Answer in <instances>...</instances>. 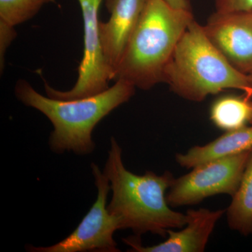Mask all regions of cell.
Here are the masks:
<instances>
[{
    "label": "cell",
    "instance_id": "cell-8",
    "mask_svg": "<svg viewBox=\"0 0 252 252\" xmlns=\"http://www.w3.org/2000/svg\"><path fill=\"white\" fill-rule=\"evenodd\" d=\"M214 45L244 74L252 73V12L215 11L203 26Z\"/></svg>",
    "mask_w": 252,
    "mask_h": 252
},
{
    "label": "cell",
    "instance_id": "cell-12",
    "mask_svg": "<svg viewBox=\"0 0 252 252\" xmlns=\"http://www.w3.org/2000/svg\"><path fill=\"white\" fill-rule=\"evenodd\" d=\"M226 210L232 230L244 236L252 235V151L238 190Z\"/></svg>",
    "mask_w": 252,
    "mask_h": 252
},
{
    "label": "cell",
    "instance_id": "cell-6",
    "mask_svg": "<svg viewBox=\"0 0 252 252\" xmlns=\"http://www.w3.org/2000/svg\"><path fill=\"white\" fill-rule=\"evenodd\" d=\"M97 189V199L77 228L59 243L49 247L29 246L34 252H117L120 250L114 240L119 228V220L109 213L107 195L110 183L107 176L96 164L91 165Z\"/></svg>",
    "mask_w": 252,
    "mask_h": 252
},
{
    "label": "cell",
    "instance_id": "cell-5",
    "mask_svg": "<svg viewBox=\"0 0 252 252\" xmlns=\"http://www.w3.org/2000/svg\"><path fill=\"white\" fill-rule=\"evenodd\" d=\"M252 150L205 162L174 180L167 194L172 207L200 203L219 194L233 197L238 190Z\"/></svg>",
    "mask_w": 252,
    "mask_h": 252
},
{
    "label": "cell",
    "instance_id": "cell-11",
    "mask_svg": "<svg viewBox=\"0 0 252 252\" xmlns=\"http://www.w3.org/2000/svg\"><path fill=\"white\" fill-rule=\"evenodd\" d=\"M252 149V125L227 131L204 146H195L185 154H177L175 160L181 167L193 168L205 162L231 157Z\"/></svg>",
    "mask_w": 252,
    "mask_h": 252
},
{
    "label": "cell",
    "instance_id": "cell-2",
    "mask_svg": "<svg viewBox=\"0 0 252 252\" xmlns=\"http://www.w3.org/2000/svg\"><path fill=\"white\" fill-rule=\"evenodd\" d=\"M135 92V86L131 83L119 80L100 94L64 100L42 95L23 79L18 80L15 86V94L22 103L39 111L52 123L51 149L58 154L67 151L78 155L94 152V127L113 110L127 102Z\"/></svg>",
    "mask_w": 252,
    "mask_h": 252
},
{
    "label": "cell",
    "instance_id": "cell-18",
    "mask_svg": "<svg viewBox=\"0 0 252 252\" xmlns=\"http://www.w3.org/2000/svg\"><path fill=\"white\" fill-rule=\"evenodd\" d=\"M251 107H252V110H251V116H250V124H252V101H251Z\"/></svg>",
    "mask_w": 252,
    "mask_h": 252
},
{
    "label": "cell",
    "instance_id": "cell-16",
    "mask_svg": "<svg viewBox=\"0 0 252 252\" xmlns=\"http://www.w3.org/2000/svg\"><path fill=\"white\" fill-rule=\"evenodd\" d=\"M17 34L14 27L0 21V59L1 70L4 69V56L6 49L14 40Z\"/></svg>",
    "mask_w": 252,
    "mask_h": 252
},
{
    "label": "cell",
    "instance_id": "cell-1",
    "mask_svg": "<svg viewBox=\"0 0 252 252\" xmlns=\"http://www.w3.org/2000/svg\"><path fill=\"white\" fill-rule=\"evenodd\" d=\"M103 172L112 191L107 209L119 220L120 229L132 230L138 237L147 233L165 237L169 230L187 224V214L174 211L167 201L166 191L175 180L171 172L158 175L147 171L138 175L129 171L114 137L111 138Z\"/></svg>",
    "mask_w": 252,
    "mask_h": 252
},
{
    "label": "cell",
    "instance_id": "cell-7",
    "mask_svg": "<svg viewBox=\"0 0 252 252\" xmlns=\"http://www.w3.org/2000/svg\"><path fill=\"white\" fill-rule=\"evenodd\" d=\"M103 0H78L82 12L84 28V50L75 85L69 91L56 90L46 84V94L53 98L74 99L90 97L109 89L112 80L101 45L99 10Z\"/></svg>",
    "mask_w": 252,
    "mask_h": 252
},
{
    "label": "cell",
    "instance_id": "cell-13",
    "mask_svg": "<svg viewBox=\"0 0 252 252\" xmlns=\"http://www.w3.org/2000/svg\"><path fill=\"white\" fill-rule=\"evenodd\" d=\"M251 99L246 96L226 95L216 99L210 108V119L217 127L227 132L250 124Z\"/></svg>",
    "mask_w": 252,
    "mask_h": 252
},
{
    "label": "cell",
    "instance_id": "cell-15",
    "mask_svg": "<svg viewBox=\"0 0 252 252\" xmlns=\"http://www.w3.org/2000/svg\"><path fill=\"white\" fill-rule=\"evenodd\" d=\"M217 12H252V0H215Z\"/></svg>",
    "mask_w": 252,
    "mask_h": 252
},
{
    "label": "cell",
    "instance_id": "cell-19",
    "mask_svg": "<svg viewBox=\"0 0 252 252\" xmlns=\"http://www.w3.org/2000/svg\"><path fill=\"white\" fill-rule=\"evenodd\" d=\"M250 77H251V78H252V74H250Z\"/></svg>",
    "mask_w": 252,
    "mask_h": 252
},
{
    "label": "cell",
    "instance_id": "cell-3",
    "mask_svg": "<svg viewBox=\"0 0 252 252\" xmlns=\"http://www.w3.org/2000/svg\"><path fill=\"white\" fill-rule=\"evenodd\" d=\"M191 9L172 7L163 0H147L112 79L149 90L163 82L176 47L194 21Z\"/></svg>",
    "mask_w": 252,
    "mask_h": 252
},
{
    "label": "cell",
    "instance_id": "cell-4",
    "mask_svg": "<svg viewBox=\"0 0 252 252\" xmlns=\"http://www.w3.org/2000/svg\"><path fill=\"white\" fill-rule=\"evenodd\" d=\"M163 82L187 100L202 102L228 89L252 98V79L233 67L195 20L179 41L164 72Z\"/></svg>",
    "mask_w": 252,
    "mask_h": 252
},
{
    "label": "cell",
    "instance_id": "cell-17",
    "mask_svg": "<svg viewBox=\"0 0 252 252\" xmlns=\"http://www.w3.org/2000/svg\"><path fill=\"white\" fill-rule=\"evenodd\" d=\"M163 1L170 4L172 7L177 8V9H191L189 0H163Z\"/></svg>",
    "mask_w": 252,
    "mask_h": 252
},
{
    "label": "cell",
    "instance_id": "cell-9",
    "mask_svg": "<svg viewBox=\"0 0 252 252\" xmlns=\"http://www.w3.org/2000/svg\"><path fill=\"white\" fill-rule=\"evenodd\" d=\"M224 210H210L200 208L187 212V223L181 230L167 231L166 240L153 245L144 247L135 236L124 238L132 252H202L205 251L217 222L223 216Z\"/></svg>",
    "mask_w": 252,
    "mask_h": 252
},
{
    "label": "cell",
    "instance_id": "cell-14",
    "mask_svg": "<svg viewBox=\"0 0 252 252\" xmlns=\"http://www.w3.org/2000/svg\"><path fill=\"white\" fill-rule=\"evenodd\" d=\"M56 0H0V21L15 27L29 21Z\"/></svg>",
    "mask_w": 252,
    "mask_h": 252
},
{
    "label": "cell",
    "instance_id": "cell-10",
    "mask_svg": "<svg viewBox=\"0 0 252 252\" xmlns=\"http://www.w3.org/2000/svg\"><path fill=\"white\" fill-rule=\"evenodd\" d=\"M147 0H105L109 21L99 23L101 45L112 75L135 31Z\"/></svg>",
    "mask_w": 252,
    "mask_h": 252
}]
</instances>
